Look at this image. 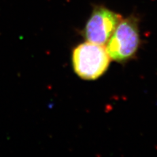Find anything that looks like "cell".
<instances>
[{
	"label": "cell",
	"mask_w": 157,
	"mask_h": 157,
	"mask_svg": "<svg viewBox=\"0 0 157 157\" xmlns=\"http://www.w3.org/2000/svg\"><path fill=\"white\" fill-rule=\"evenodd\" d=\"M121 16L103 6H95L82 30L88 41L104 45L109 40Z\"/></svg>",
	"instance_id": "cell-3"
},
{
	"label": "cell",
	"mask_w": 157,
	"mask_h": 157,
	"mask_svg": "<svg viewBox=\"0 0 157 157\" xmlns=\"http://www.w3.org/2000/svg\"><path fill=\"white\" fill-rule=\"evenodd\" d=\"M111 58L102 45L87 41L76 47L72 54L73 70L85 80H94L107 70Z\"/></svg>",
	"instance_id": "cell-1"
},
{
	"label": "cell",
	"mask_w": 157,
	"mask_h": 157,
	"mask_svg": "<svg viewBox=\"0 0 157 157\" xmlns=\"http://www.w3.org/2000/svg\"><path fill=\"white\" fill-rule=\"evenodd\" d=\"M139 44L138 21L136 17H129L121 19L105 48L111 59L124 62L134 55Z\"/></svg>",
	"instance_id": "cell-2"
}]
</instances>
